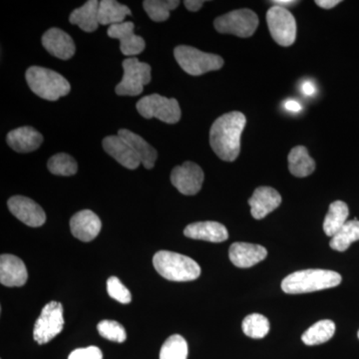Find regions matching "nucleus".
Wrapping results in <instances>:
<instances>
[{"instance_id":"3","label":"nucleus","mask_w":359,"mask_h":359,"mask_svg":"<svg viewBox=\"0 0 359 359\" xmlns=\"http://www.w3.org/2000/svg\"><path fill=\"white\" fill-rule=\"evenodd\" d=\"M153 264L160 276L172 282H191L197 280L201 275V268L197 262L169 250L156 252Z\"/></svg>"},{"instance_id":"19","label":"nucleus","mask_w":359,"mask_h":359,"mask_svg":"<svg viewBox=\"0 0 359 359\" xmlns=\"http://www.w3.org/2000/svg\"><path fill=\"white\" fill-rule=\"evenodd\" d=\"M229 256L236 266L248 269L264 261L268 256V250L263 245L235 243L231 245Z\"/></svg>"},{"instance_id":"39","label":"nucleus","mask_w":359,"mask_h":359,"mask_svg":"<svg viewBox=\"0 0 359 359\" xmlns=\"http://www.w3.org/2000/svg\"><path fill=\"white\" fill-rule=\"evenodd\" d=\"M339 0H316V4L321 8L332 9L339 4Z\"/></svg>"},{"instance_id":"23","label":"nucleus","mask_w":359,"mask_h":359,"mask_svg":"<svg viewBox=\"0 0 359 359\" xmlns=\"http://www.w3.org/2000/svg\"><path fill=\"white\" fill-rule=\"evenodd\" d=\"M99 1L89 0L83 6L75 9L70 14L71 25L79 26L85 32H93L98 28Z\"/></svg>"},{"instance_id":"31","label":"nucleus","mask_w":359,"mask_h":359,"mask_svg":"<svg viewBox=\"0 0 359 359\" xmlns=\"http://www.w3.org/2000/svg\"><path fill=\"white\" fill-rule=\"evenodd\" d=\"M243 330L250 339H264L269 332V321L262 314H250L243 321Z\"/></svg>"},{"instance_id":"36","label":"nucleus","mask_w":359,"mask_h":359,"mask_svg":"<svg viewBox=\"0 0 359 359\" xmlns=\"http://www.w3.org/2000/svg\"><path fill=\"white\" fill-rule=\"evenodd\" d=\"M204 4L205 1H203V0H186V1L184 2L186 8L188 9V11H192V13L200 11L202 6H204Z\"/></svg>"},{"instance_id":"22","label":"nucleus","mask_w":359,"mask_h":359,"mask_svg":"<svg viewBox=\"0 0 359 359\" xmlns=\"http://www.w3.org/2000/svg\"><path fill=\"white\" fill-rule=\"evenodd\" d=\"M120 137L129 144L130 147L133 149L134 152L138 156L141 164L146 169L150 170L155 166L156 160L158 158V153L155 148H153L148 142L144 140L139 135L133 133L127 129L119 130L118 134Z\"/></svg>"},{"instance_id":"35","label":"nucleus","mask_w":359,"mask_h":359,"mask_svg":"<svg viewBox=\"0 0 359 359\" xmlns=\"http://www.w3.org/2000/svg\"><path fill=\"white\" fill-rule=\"evenodd\" d=\"M101 349L97 346H88L85 348L75 349L70 353L68 359H102Z\"/></svg>"},{"instance_id":"38","label":"nucleus","mask_w":359,"mask_h":359,"mask_svg":"<svg viewBox=\"0 0 359 359\" xmlns=\"http://www.w3.org/2000/svg\"><path fill=\"white\" fill-rule=\"evenodd\" d=\"M302 93L306 96H313L316 93V85L311 81H306L302 84Z\"/></svg>"},{"instance_id":"32","label":"nucleus","mask_w":359,"mask_h":359,"mask_svg":"<svg viewBox=\"0 0 359 359\" xmlns=\"http://www.w3.org/2000/svg\"><path fill=\"white\" fill-rule=\"evenodd\" d=\"M49 171L57 176H72L77 173L78 166L76 161L70 155L65 153H59L52 156L47 164Z\"/></svg>"},{"instance_id":"15","label":"nucleus","mask_w":359,"mask_h":359,"mask_svg":"<svg viewBox=\"0 0 359 359\" xmlns=\"http://www.w3.org/2000/svg\"><path fill=\"white\" fill-rule=\"evenodd\" d=\"M280 203L282 196L275 189L271 187H259L249 200L250 214L256 219L266 218L269 214L280 207Z\"/></svg>"},{"instance_id":"5","label":"nucleus","mask_w":359,"mask_h":359,"mask_svg":"<svg viewBox=\"0 0 359 359\" xmlns=\"http://www.w3.org/2000/svg\"><path fill=\"white\" fill-rule=\"evenodd\" d=\"M174 56L180 67L192 76H200L210 71L219 70L224 65V59L221 56L205 53L187 45L177 46Z\"/></svg>"},{"instance_id":"1","label":"nucleus","mask_w":359,"mask_h":359,"mask_svg":"<svg viewBox=\"0 0 359 359\" xmlns=\"http://www.w3.org/2000/svg\"><path fill=\"white\" fill-rule=\"evenodd\" d=\"M247 119L238 111L226 113L212 125L210 144L217 156L226 162H233L241 152V136Z\"/></svg>"},{"instance_id":"34","label":"nucleus","mask_w":359,"mask_h":359,"mask_svg":"<svg viewBox=\"0 0 359 359\" xmlns=\"http://www.w3.org/2000/svg\"><path fill=\"white\" fill-rule=\"evenodd\" d=\"M107 292L110 297L121 304H130L132 301L131 292L123 285L117 276H111L108 278Z\"/></svg>"},{"instance_id":"37","label":"nucleus","mask_w":359,"mask_h":359,"mask_svg":"<svg viewBox=\"0 0 359 359\" xmlns=\"http://www.w3.org/2000/svg\"><path fill=\"white\" fill-rule=\"evenodd\" d=\"M285 109L290 111L292 113H297L302 110V104L297 102V100H294V99H290V100L285 101Z\"/></svg>"},{"instance_id":"11","label":"nucleus","mask_w":359,"mask_h":359,"mask_svg":"<svg viewBox=\"0 0 359 359\" xmlns=\"http://www.w3.org/2000/svg\"><path fill=\"white\" fill-rule=\"evenodd\" d=\"M204 179L202 168L193 162H185L182 166L175 167L171 174V182L175 188L186 196L199 193Z\"/></svg>"},{"instance_id":"4","label":"nucleus","mask_w":359,"mask_h":359,"mask_svg":"<svg viewBox=\"0 0 359 359\" xmlns=\"http://www.w3.org/2000/svg\"><path fill=\"white\" fill-rule=\"evenodd\" d=\"M26 81L33 93L44 100L56 101L69 94V82L48 68L32 66L26 71Z\"/></svg>"},{"instance_id":"27","label":"nucleus","mask_w":359,"mask_h":359,"mask_svg":"<svg viewBox=\"0 0 359 359\" xmlns=\"http://www.w3.org/2000/svg\"><path fill=\"white\" fill-rule=\"evenodd\" d=\"M335 332L334 321L325 320L314 323L313 327L309 328L304 334L302 340L306 346H318L328 341Z\"/></svg>"},{"instance_id":"30","label":"nucleus","mask_w":359,"mask_h":359,"mask_svg":"<svg viewBox=\"0 0 359 359\" xmlns=\"http://www.w3.org/2000/svg\"><path fill=\"white\" fill-rule=\"evenodd\" d=\"M189 348L182 335L174 334L164 342L160 351V359H187Z\"/></svg>"},{"instance_id":"24","label":"nucleus","mask_w":359,"mask_h":359,"mask_svg":"<svg viewBox=\"0 0 359 359\" xmlns=\"http://www.w3.org/2000/svg\"><path fill=\"white\" fill-rule=\"evenodd\" d=\"M287 160H289L290 174L299 178L308 177L316 170V162L309 156L308 149L304 146L292 148Z\"/></svg>"},{"instance_id":"2","label":"nucleus","mask_w":359,"mask_h":359,"mask_svg":"<svg viewBox=\"0 0 359 359\" xmlns=\"http://www.w3.org/2000/svg\"><path fill=\"white\" fill-rule=\"evenodd\" d=\"M341 280V276L337 271L304 269L290 273L283 278L282 290L289 294H308L337 287Z\"/></svg>"},{"instance_id":"25","label":"nucleus","mask_w":359,"mask_h":359,"mask_svg":"<svg viewBox=\"0 0 359 359\" xmlns=\"http://www.w3.org/2000/svg\"><path fill=\"white\" fill-rule=\"evenodd\" d=\"M132 13L128 6L115 0H102L99 2L98 20L101 25H114L124 22L127 15Z\"/></svg>"},{"instance_id":"13","label":"nucleus","mask_w":359,"mask_h":359,"mask_svg":"<svg viewBox=\"0 0 359 359\" xmlns=\"http://www.w3.org/2000/svg\"><path fill=\"white\" fill-rule=\"evenodd\" d=\"M135 25L131 21H124L119 25L109 26L108 36L120 40V49L124 55L134 56L145 49V40L134 33Z\"/></svg>"},{"instance_id":"20","label":"nucleus","mask_w":359,"mask_h":359,"mask_svg":"<svg viewBox=\"0 0 359 359\" xmlns=\"http://www.w3.org/2000/svg\"><path fill=\"white\" fill-rule=\"evenodd\" d=\"M186 237L205 242L222 243L228 240L229 233L226 226L218 222H198L186 226Z\"/></svg>"},{"instance_id":"14","label":"nucleus","mask_w":359,"mask_h":359,"mask_svg":"<svg viewBox=\"0 0 359 359\" xmlns=\"http://www.w3.org/2000/svg\"><path fill=\"white\" fill-rule=\"evenodd\" d=\"M101 228L100 218L90 210L78 212L70 219L71 233L82 242L93 241L100 233Z\"/></svg>"},{"instance_id":"21","label":"nucleus","mask_w":359,"mask_h":359,"mask_svg":"<svg viewBox=\"0 0 359 359\" xmlns=\"http://www.w3.org/2000/svg\"><path fill=\"white\" fill-rule=\"evenodd\" d=\"M9 147L18 153H29L37 150L43 142V136L32 127L14 129L6 136Z\"/></svg>"},{"instance_id":"7","label":"nucleus","mask_w":359,"mask_h":359,"mask_svg":"<svg viewBox=\"0 0 359 359\" xmlns=\"http://www.w3.org/2000/svg\"><path fill=\"white\" fill-rule=\"evenodd\" d=\"M122 66L124 75L122 81L116 86V94L120 96L140 95L144 86L150 83L151 66L135 57L125 59Z\"/></svg>"},{"instance_id":"16","label":"nucleus","mask_w":359,"mask_h":359,"mask_svg":"<svg viewBox=\"0 0 359 359\" xmlns=\"http://www.w3.org/2000/svg\"><path fill=\"white\" fill-rule=\"evenodd\" d=\"M42 45L51 55L61 60H68L75 54L76 47L74 41L63 30L50 28L42 36Z\"/></svg>"},{"instance_id":"28","label":"nucleus","mask_w":359,"mask_h":359,"mask_svg":"<svg viewBox=\"0 0 359 359\" xmlns=\"http://www.w3.org/2000/svg\"><path fill=\"white\" fill-rule=\"evenodd\" d=\"M356 241H359V221L351 219L335 233L330 240V245L337 252H346Z\"/></svg>"},{"instance_id":"6","label":"nucleus","mask_w":359,"mask_h":359,"mask_svg":"<svg viewBox=\"0 0 359 359\" xmlns=\"http://www.w3.org/2000/svg\"><path fill=\"white\" fill-rule=\"evenodd\" d=\"M139 114L146 119L157 118L167 124H176L181 119V108L175 98H167L159 94L143 97L136 105Z\"/></svg>"},{"instance_id":"26","label":"nucleus","mask_w":359,"mask_h":359,"mask_svg":"<svg viewBox=\"0 0 359 359\" xmlns=\"http://www.w3.org/2000/svg\"><path fill=\"white\" fill-rule=\"evenodd\" d=\"M348 216L349 209L346 203L342 201H335L332 203L323 222V231L327 236L334 237L335 233L348 222L347 221Z\"/></svg>"},{"instance_id":"33","label":"nucleus","mask_w":359,"mask_h":359,"mask_svg":"<svg viewBox=\"0 0 359 359\" xmlns=\"http://www.w3.org/2000/svg\"><path fill=\"white\" fill-rule=\"evenodd\" d=\"M99 334L104 339L114 342H124L127 339L126 330L122 325L115 320H102L97 325Z\"/></svg>"},{"instance_id":"29","label":"nucleus","mask_w":359,"mask_h":359,"mask_svg":"<svg viewBox=\"0 0 359 359\" xmlns=\"http://www.w3.org/2000/svg\"><path fill=\"white\" fill-rule=\"evenodd\" d=\"M178 0H145L144 9L155 22H163L170 18V13L179 6Z\"/></svg>"},{"instance_id":"40","label":"nucleus","mask_w":359,"mask_h":359,"mask_svg":"<svg viewBox=\"0 0 359 359\" xmlns=\"http://www.w3.org/2000/svg\"><path fill=\"white\" fill-rule=\"evenodd\" d=\"M271 2V4H276V6L282 7L294 6L295 4H299V1H294V0H273V1Z\"/></svg>"},{"instance_id":"9","label":"nucleus","mask_w":359,"mask_h":359,"mask_svg":"<svg viewBox=\"0 0 359 359\" xmlns=\"http://www.w3.org/2000/svg\"><path fill=\"white\" fill-rule=\"evenodd\" d=\"M65 327L63 306L60 302H50L42 309L33 330V337L39 344H45L57 337Z\"/></svg>"},{"instance_id":"18","label":"nucleus","mask_w":359,"mask_h":359,"mask_svg":"<svg viewBox=\"0 0 359 359\" xmlns=\"http://www.w3.org/2000/svg\"><path fill=\"white\" fill-rule=\"evenodd\" d=\"M104 150L110 155L113 159L117 161L119 164L127 169L135 170L140 166L141 161L130 147L126 141L123 140L119 135L108 136L104 138L102 142Z\"/></svg>"},{"instance_id":"8","label":"nucleus","mask_w":359,"mask_h":359,"mask_svg":"<svg viewBox=\"0 0 359 359\" xmlns=\"http://www.w3.org/2000/svg\"><path fill=\"white\" fill-rule=\"evenodd\" d=\"M214 25L219 33L247 39L256 32L259 18L250 9H238L216 18Z\"/></svg>"},{"instance_id":"12","label":"nucleus","mask_w":359,"mask_h":359,"mask_svg":"<svg viewBox=\"0 0 359 359\" xmlns=\"http://www.w3.org/2000/svg\"><path fill=\"white\" fill-rule=\"evenodd\" d=\"M7 205L11 214L28 226L39 228L46 222V215L43 209L29 198L14 196L8 200Z\"/></svg>"},{"instance_id":"17","label":"nucleus","mask_w":359,"mask_h":359,"mask_svg":"<svg viewBox=\"0 0 359 359\" xmlns=\"http://www.w3.org/2000/svg\"><path fill=\"white\" fill-rule=\"evenodd\" d=\"M28 273L25 263L13 255L0 257V283L6 287H22L27 282Z\"/></svg>"},{"instance_id":"10","label":"nucleus","mask_w":359,"mask_h":359,"mask_svg":"<svg viewBox=\"0 0 359 359\" xmlns=\"http://www.w3.org/2000/svg\"><path fill=\"white\" fill-rule=\"evenodd\" d=\"M266 22L271 36L280 46H290L297 39L294 16L285 7L273 6L266 13Z\"/></svg>"},{"instance_id":"41","label":"nucleus","mask_w":359,"mask_h":359,"mask_svg":"<svg viewBox=\"0 0 359 359\" xmlns=\"http://www.w3.org/2000/svg\"><path fill=\"white\" fill-rule=\"evenodd\" d=\"M358 339H359V330H358Z\"/></svg>"}]
</instances>
